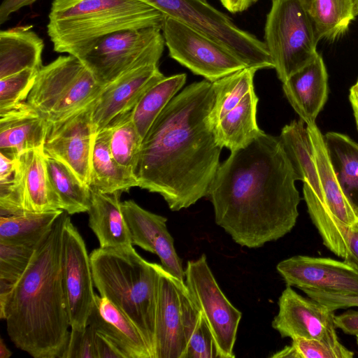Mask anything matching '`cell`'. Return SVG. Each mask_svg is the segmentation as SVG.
I'll return each mask as SVG.
<instances>
[{
    "mask_svg": "<svg viewBox=\"0 0 358 358\" xmlns=\"http://www.w3.org/2000/svg\"><path fill=\"white\" fill-rule=\"evenodd\" d=\"M300 180L280 136L263 131L220 164L207 196L215 223L242 247L289 233L299 217Z\"/></svg>",
    "mask_w": 358,
    "mask_h": 358,
    "instance_id": "obj_1",
    "label": "cell"
},
{
    "mask_svg": "<svg viewBox=\"0 0 358 358\" xmlns=\"http://www.w3.org/2000/svg\"><path fill=\"white\" fill-rule=\"evenodd\" d=\"M211 82H194L164 107L143 137L135 174L141 189L160 194L173 211L207 196L220 165L209 113Z\"/></svg>",
    "mask_w": 358,
    "mask_h": 358,
    "instance_id": "obj_2",
    "label": "cell"
},
{
    "mask_svg": "<svg viewBox=\"0 0 358 358\" xmlns=\"http://www.w3.org/2000/svg\"><path fill=\"white\" fill-rule=\"evenodd\" d=\"M66 213L38 243L26 270L0 295V317L16 348L34 358H62L70 327L61 271Z\"/></svg>",
    "mask_w": 358,
    "mask_h": 358,
    "instance_id": "obj_3",
    "label": "cell"
},
{
    "mask_svg": "<svg viewBox=\"0 0 358 358\" xmlns=\"http://www.w3.org/2000/svg\"><path fill=\"white\" fill-rule=\"evenodd\" d=\"M164 18L162 13L141 0H53L47 32L54 51L80 58L110 34L162 29Z\"/></svg>",
    "mask_w": 358,
    "mask_h": 358,
    "instance_id": "obj_4",
    "label": "cell"
},
{
    "mask_svg": "<svg viewBox=\"0 0 358 358\" xmlns=\"http://www.w3.org/2000/svg\"><path fill=\"white\" fill-rule=\"evenodd\" d=\"M94 284L139 329L154 355L158 264L141 257L133 245L90 254Z\"/></svg>",
    "mask_w": 358,
    "mask_h": 358,
    "instance_id": "obj_5",
    "label": "cell"
},
{
    "mask_svg": "<svg viewBox=\"0 0 358 358\" xmlns=\"http://www.w3.org/2000/svg\"><path fill=\"white\" fill-rule=\"evenodd\" d=\"M103 87L79 58L59 56L38 71L26 101L52 123L92 103Z\"/></svg>",
    "mask_w": 358,
    "mask_h": 358,
    "instance_id": "obj_6",
    "label": "cell"
},
{
    "mask_svg": "<svg viewBox=\"0 0 358 358\" xmlns=\"http://www.w3.org/2000/svg\"><path fill=\"white\" fill-rule=\"evenodd\" d=\"M165 16L177 20L215 41L233 52L248 67L273 68L264 43L238 27L228 15L206 0H141Z\"/></svg>",
    "mask_w": 358,
    "mask_h": 358,
    "instance_id": "obj_7",
    "label": "cell"
},
{
    "mask_svg": "<svg viewBox=\"0 0 358 358\" xmlns=\"http://www.w3.org/2000/svg\"><path fill=\"white\" fill-rule=\"evenodd\" d=\"M318 41L299 0H271L264 43L282 83L313 60Z\"/></svg>",
    "mask_w": 358,
    "mask_h": 358,
    "instance_id": "obj_8",
    "label": "cell"
},
{
    "mask_svg": "<svg viewBox=\"0 0 358 358\" xmlns=\"http://www.w3.org/2000/svg\"><path fill=\"white\" fill-rule=\"evenodd\" d=\"M164 45L161 28L125 29L103 37L79 59L104 87L133 69L158 64Z\"/></svg>",
    "mask_w": 358,
    "mask_h": 358,
    "instance_id": "obj_9",
    "label": "cell"
},
{
    "mask_svg": "<svg viewBox=\"0 0 358 358\" xmlns=\"http://www.w3.org/2000/svg\"><path fill=\"white\" fill-rule=\"evenodd\" d=\"M153 358H181L201 309L185 282L158 264Z\"/></svg>",
    "mask_w": 358,
    "mask_h": 358,
    "instance_id": "obj_10",
    "label": "cell"
},
{
    "mask_svg": "<svg viewBox=\"0 0 358 358\" xmlns=\"http://www.w3.org/2000/svg\"><path fill=\"white\" fill-rule=\"evenodd\" d=\"M162 33L169 56L211 83L248 67L223 45L172 17L164 15Z\"/></svg>",
    "mask_w": 358,
    "mask_h": 358,
    "instance_id": "obj_11",
    "label": "cell"
},
{
    "mask_svg": "<svg viewBox=\"0 0 358 358\" xmlns=\"http://www.w3.org/2000/svg\"><path fill=\"white\" fill-rule=\"evenodd\" d=\"M60 209L48 176L43 148L18 155L13 178L0 182V216Z\"/></svg>",
    "mask_w": 358,
    "mask_h": 358,
    "instance_id": "obj_12",
    "label": "cell"
},
{
    "mask_svg": "<svg viewBox=\"0 0 358 358\" xmlns=\"http://www.w3.org/2000/svg\"><path fill=\"white\" fill-rule=\"evenodd\" d=\"M185 284L203 313L215 338L219 358H234V347L242 313L220 288L205 254L187 262Z\"/></svg>",
    "mask_w": 358,
    "mask_h": 358,
    "instance_id": "obj_13",
    "label": "cell"
},
{
    "mask_svg": "<svg viewBox=\"0 0 358 358\" xmlns=\"http://www.w3.org/2000/svg\"><path fill=\"white\" fill-rule=\"evenodd\" d=\"M61 271L70 327L83 330L95 305L96 293L90 255L68 213L62 235Z\"/></svg>",
    "mask_w": 358,
    "mask_h": 358,
    "instance_id": "obj_14",
    "label": "cell"
},
{
    "mask_svg": "<svg viewBox=\"0 0 358 358\" xmlns=\"http://www.w3.org/2000/svg\"><path fill=\"white\" fill-rule=\"evenodd\" d=\"M94 101L68 117L49 123L43 145L46 155L64 164L89 186L96 136L92 124Z\"/></svg>",
    "mask_w": 358,
    "mask_h": 358,
    "instance_id": "obj_15",
    "label": "cell"
},
{
    "mask_svg": "<svg viewBox=\"0 0 358 358\" xmlns=\"http://www.w3.org/2000/svg\"><path fill=\"white\" fill-rule=\"evenodd\" d=\"M278 307L271 324L282 338L302 337L335 346L342 345L336 331L335 310L300 295L287 285L279 297Z\"/></svg>",
    "mask_w": 358,
    "mask_h": 358,
    "instance_id": "obj_16",
    "label": "cell"
},
{
    "mask_svg": "<svg viewBox=\"0 0 358 358\" xmlns=\"http://www.w3.org/2000/svg\"><path fill=\"white\" fill-rule=\"evenodd\" d=\"M276 269L287 286L358 293V270L345 261L296 255L280 262Z\"/></svg>",
    "mask_w": 358,
    "mask_h": 358,
    "instance_id": "obj_17",
    "label": "cell"
},
{
    "mask_svg": "<svg viewBox=\"0 0 358 358\" xmlns=\"http://www.w3.org/2000/svg\"><path fill=\"white\" fill-rule=\"evenodd\" d=\"M164 77L158 64H149L133 69L104 86L92 106L94 134L117 115L132 110L145 92Z\"/></svg>",
    "mask_w": 358,
    "mask_h": 358,
    "instance_id": "obj_18",
    "label": "cell"
},
{
    "mask_svg": "<svg viewBox=\"0 0 358 358\" xmlns=\"http://www.w3.org/2000/svg\"><path fill=\"white\" fill-rule=\"evenodd\" d=\"M284 94L306 125L315 122L329 94L328 74L322 56L317 53L305 66L282 83Z\"/></svg>",
    "mask_w": 358,
    "mask_h": 358,
    "instance_id": "obj_19",
    "label": "cell"
},
{
    "mask_svg": "<svg viewBox=\"0 0 358 358\" xmlns=\"http://www.w3.org/2000/svg\"><path fill=\"white\" fill-rule=\"evenodd\" d=\"M87 325L107 338L124 358H152L139 329L108 299L96 294Z\"/></svg>",
    "mask_w": 358,
    "mask_h": 358,
    "instance_id": "obj_20",
    "label": "cell"
},
{
    "mask_svg": "<svg viewBox=\"0 0 358 358\" xmlns=\"http://www.w3.org/2000/svg\"><path fill=\"white\" fill-rule=\"evenodd\" d=\"M48 124L27 101L0 112V152L17 157L43 148Z\"/></svg>",
    "mask_w": 358,
    "mask_h": 358,
    "instance_id": "obj_21",
    "label": "cell"
},
{
    "mask_svg": "<svg viewBox=\"0 0 358 358\" xmlns=\"http://www.w3.org/2000/svg\"><path fill=\"white\" fill-rule=\"evenodd\" d=\"M91 202L87 210L89 227L96 235L99 248L133 245L120 202V192L102 193L90 187Z\"/></svg>",
    "mask_w": 358,
    "mask_h": 358,
    "instance_id": "obj_22",
    "label": "cell"
},
{
    "mask_svg": "<svg viewBox=\"0 0 358 358\" xmlns=\"http://www.w3.org/2000/svg\"><path fill=\"white\" fill-rule=\"evenodd\" d=\"M43 39L29 26L0 31V79L24 69L40 70Z\"/></svg>",
    "mask_w": 358,
    "mask_h": 358,
    "instance_id": "obj_23",
    "label": "cell"
},
{
    "mask_svg": "<svg viewBox=\"0 0 358 358\" xmlns=\"http://www.w3.org/2000/svg\"><path fill=\"white\" fill-rule=\"evenodd\" d=\"M133 169L120 164L113 157L110 148V129L106 127L94 138L90 187L99 192H128L138 187Z\"/></svg>",
    "mask_w": 358,
    "mask_h": 358,
    "instance_id": "obj_24",
    "label": "cell"
},
{
    "mask_svg": "<svg viewBox=\"0 0 358 358\" xmlns=\"http://www.w3.org/2000/svg\"><path fill=\"white\" fill-rule=\"evenodd\" d=\"M258 101L253 87L217 122L213 132L217 143L222 148L234 151L245 148L264 131L257 123Z\"/></svg>",
    "mask_w": 358,
    "mask_h": 358,
    "instance_id": "obj_25",
    "label": "cell"
},
{
    "mask_svg": "<svg viewBox=\"0 0 358 358\" xmlns=\"http://www.w3.org/2000/svg\"><path fill=\"white\" fill-rule=\"evenodd\" d=\"M313 143L324 203L331 213L348 225L358 222V215L339 185L328 155L324 135L315 122L306 125Z\"/></svg>",
    "mask_w": 358,
    "mask_h": 358,
    "instance_id": "obj_26",
    "label": "cell"
},
{
    "mask_svg": "<svg viewBox=\"0 0 358 358\" xmlns=\"http://www.w3.org/2000/svg\"><path fill=\"white\" fill-rule=\"evenodd\" d=\"M280 138L300 180L324 202L314 149L305 122L300 119L285 125Z\"/></svg>",
    "mask_w": 358,
    "mask_h": 358,
    "instance_id": "obj_27",
    "label": "cell"
},
{
    "mask_svg": "<svg viewBox=\"0 0 358 358\" xmlns=\"http://www.w3.org/2000/svg\"><path fill=\"white\" fill-rule=\"evenodd\" d=\"M324 140L342 191L358 215V143L334 131L327 132Z\"/></svg>",
    "mask_w": 358,
    "mask_h": 358,
    "instance_id": "obj_28",
    "label": "cell"
},
{
    "mask_svg": "<svg viewBox=\"0 0 358 358\" xmlns=\"http://www.w3.org/2000/svg\"><path fill=\"white\" fill-rule=\"evenodd\" d=\"M310 17L317 39L332 41L348 29L355 19L352 0H299Z\"/></svg>",
    "mask_w": 358,
    "mask_h": 358,
    "instance_id": "obj_29",
    "label": "cell"
},
{
    "mask_svg": "<svg viewBox=\"0 0 358 358\" xmlns=\"http://www.w3.org/2000/svg\"><path fill=\"white\" fill-rule=\"evenodd\" d=\"M45 162L62 209L69 215L87 212L91 202L90 187L59 160L45 155Z\"/></svg>",
    "mask_w": 358,
    "mask_h": 358,
    "instance_id": "obj_30",
    "label": "cell"
},
{
    "mask_svg": "<svg viewBox=\"0 0 358 358\" xmlns=\"http://www.w3.org/2000/svg\"><path fill=\"white\" fill-rule=\"evenodd\" d=\"M63 210L26 212L20 215L0 216V242L14 244L39 243L52 229Z\"/></svg>",
    "mask_w": 358,
    "mask_h": 358,
    "instance_id": "obj_31",
    "label": "cell"
},
{
    "mask_svg": "<svg viewBox=\"0 0 358 358\" xmlns=\"http://www.w3.org/2000/svg\"><path fill=\"white\" fill-rule=\"evenodd\" d=\"M186 80L185 73L165 76L142 96L133 108V120L142 138L164 107L182 89Z\"/></svg>",
    "mask_w": 358,
    "mask_h": 358,
    "instance_id": "obj_32",
    "label": "cell"
},
{
    "mask_svg": "<svg viewBox=\"0 0 358 358\" xmlns=\"http://www.w3.org/2000/svg\"><path fill=\"white\" fill-rule=\"evenodd\" d=\"M303 191L308 214L323 244L334 255L343 259L346 254V233L350 225L334 215L306 184H303Z\"/></svg>",
    "mask_w": 358,
    "mask_h": 358,
    "instance_id": "obj_33",
    "label": "cell"
},
{
    "mask_svg": "<svg viewBox=\"0 0 358 358\" xmlns=\"http://www.w3.org/2000/svg\"><path fill=\"white\" fill-rule=\"evenodd\" d=\"M257 71L255 68L245 67L212 83L214 101L208 118L213 128L254 87V78Z\"/></svg>",
    "mask_w": 358,
    "mask_h": 358,
    "instance_id": "obj_34",
    "label": "cell"
},
{
    "mask_svg": "<svg viewBox=\"0 0 358 358\" xmlns=\"http://www.w3.org/2000/svg\"><path fill=\"white\" fill-rule=\"evenodd\" d=\"M121 208L132 245L154 254L158 236L167 229V218L143 208L133 200L121 202Z\"/></svg>",
    "mask_w": 358,
    "mask_h": 358,
    "instance_id": "obj_35",
    "label": "cell"
},
{
    "mask_svg": "<svg viewBox=\"0 0 358 358\" xmlns=\"http://www.w3.org/2000/svg\"><path fill=\"white\" fill-rule=\"evenodd\" d=\"M110 129V148L115 159L135 172L142 143L133 120V109L120 114L106 126Z\"/></svg>",
    "mask_w": 358,
    "mask_h": 358,
    "instance_id": "obj_36",
    "label": "cell"
},
{
    "mask_svg": "<svg viewBox=\"0 0 358 358\" xmlns=\"http://www.w3.org/2000/svg\"><path fill=\"white\" fill-rule=\"evenodd\" d=\"M37 245L0 242V295L8 293L23 274Z\"/></svg>",
    "mask_w": 358,
    "mask_h": 358,
    "instance_id": "obj_37",
    "label": "cell"
},
{
    "mask_svg": "<svg viewBox=\"0 0 358 358\" xmlns=\"http://www.w3.org/2000/svg\"><path fill=\"white\" fill-rule=\"evenodd\" d=\"M290 345L271 355L275 358H352L353 352L343 344L331 345L317 339L302 337L292 338Z\"/></svg>",
    "mask_w": 358,
    "mask_h": 358,
    "instance_id": "obj_38",
    "label": "cell"
},
{
    "mask_svg": "<svg viewBox=\"0 0 358 358\" xmlns=\"http://www.w3.org/2000/svg\"><path fill=\"white\" fill-rule=\"evenodd\" d=\"M38 71L27 69L0 79V112L26 101Z\"/></svg>",
    "mask_w": 358,
    "mask_h": 358,
    "instance_id": "obj_39",
    "label": "cell"
},
{
    "mask_svg": "<svg viewBox=\"0 0 358 358\" xmlns=\"http://www.w3.org/2000/svg\"><path fill=\"white\" fill-rule=\"evenodd\" d=\"M181 358H219L215 338L201 310Z\"/></svg>",
    "mask_w": 358,
    "mask_h": 358,
    "instance_id": "obj_40",
    "label": "cell"
},
{
    "mask_svg": "<svg viewBox=\"0 0 358 358\" xmlns=\"http://www.w3.org/2000/svg\"><path fill=\"white\" fill-rule=\"evenodd\" d=\"M95 337L96 331L90 325L81 331L71 329L62 358H97Z\"/></svg>",
    "mask_w": 358,
    "mask_h": 358,
    "instance_id": "obj_41",
    "label": "cell"
},
{
    "mask_svg": "<svg viewBox=\"0 0 358 358\" xmlns=\"http://www.w3.org/2000/svg\"><path fill=\"white\" fill-rule=\"evenodd\" d=\"M173 243L174 240L168 229L164 230L158 236L155 243L154 254L159 257L162 266L167 272L185 281V270L174 248Z\"/></svg>",
    "mask_w": 358,
    "mask_h": 358,
    "instance_id": "obj_42",
    "label": "cell"
},
{
    "mask_svg": "<svg viewBox=\"0 0 358 358\" xmlns=\"http://www.w3.org/2000/svg\"><path fill=\"white\" fill-rule=\"evenodd\" d=\"M307 296L327 306L333 310L358 307V293H338L316 289H302Z\"/></svg>",
    "mask_w": 358,
    "mask_h": 358,
    "instance_id": "obj_43",
    "label": "cell"
},
{
    "mask_svg": "<svg viewBox=\"0 0 358 358\" xmlns=\"http://www.w3.org/2000/svg\"><path fill=\"white\" fill-rule=\"evenodd\" d=\"M346 254L344 261L358 270V222L348 226L345 237Z\"/></svg>",
    "mask_w": 358,
    "mask_h": 358,
    "instance_id": "obj_44",
    "label": "cell"
},
{
    "mask_svg": "<svg viewBox=\"0 0 358 358\" xmlns=\"http://www.w3.org/2000/svg\"><path fill=\"white\" fill-rule=\"evenodd\" d=\"M336 328L349 335L358 334V310H350L334 316Z\"/></svg>",
    "mask_w": 358,
    "mask_h": 358,
    "instance_id": "obj_45",
    "label": "cell"
},
{
    "mask_svg": "<svg viewBox=\"0 0 358 358\" xmlns=\"http://www.w3.org/2000/svg\"><path fill=\"white\" fill-rule=\"evenodd\" d=\"M95 342L97 358H124L123 355L117 350L114 345L107 338L96 331Z\"/></svg>",
    "mask_w": 358,
    "mask_h": 358,
    "instance_id": "obj_46",
    "label": "cell"
},
{
    "mask_svg": "<svg viewBox=\"0 0 358 358\" xmlns=\"http://www.w3.org/2000/svg\"><path fill=\"white\" fill-rule=\"evenodd\" d=\"M37 0H3L0 6V24H3L10 16L20 9L31 6Z\"/></svg>",
    "mask_w": 358,
    "mask_h": 358,
    "instance_id": "obj_47",
    "label": "cell"
},
{
    "mask_svg": "<svg viewBox=\"0 0 358 358\" xmlns=\"http://www.w3.org/2000/svg\"><path fill=\"white\" fill-rule=\"evenodd\" d=\"M16 158L0 152V182L13 178L16 167Z\"/></svg>",
    "mask_w": 358,
    "mask_h": 358,
    "instance_id": "obj_48",
    "label": "cell"
},
{
    "mask_svg": "<svg viewBox=\"0 0 358 358\" xmlns=\"http://www.w3.org/2000/svg\"><path fill=\"white\" fill-rule=\"evenodd\" d=\"M256 0H220L230 13H237L247 10Z\"/></svg>",
    "mask_w": 358,
    "mask_h": 358,
    "instance_id": "obj_49",
    "label": "cell"
},
{
    "mask_svg": "<svg viewBox=\"0 0 358 358\" xmlns=\"http://www.w3.org/2000/svg\"><path fill=\"white\" fill-rule=\"evenodd\" d=\"M349 100L353 110L357 128L358 129V79L350 89Z\"/></svg>",
    "mask_w": 358,
    "mask_h": 358,
    "instance_id": "obj_50",
    "label": "cell"
},
{
    "mask_svg": "<svg viewBox=\"0 0 358 358\" xmlns=\"http://www.w3.org/2000/svg\"><path fill=\"white\" fill-rule=\"evenodd\" d=\"M12 352L8 349L2 338L0 340V358H9Z\"/></svg>",
    "mask_w": 358,
    "mask_h": 358,
    "instance_id": "obj_51",
    "label": "cell"
},
{
    "mask_svg": "<svg viewBox=\"0 0 358 358\" xmlns=\"http://www.w3.org/2000/svg\"><path fill=\"white\" fill-rule=\"evenodd\" d=\"M352 10L355 17L358 16V0H352Z\"/></svg>",
    "mask_w": 358,
    "mask_h": 358,
    "instance_id": "obj_52",
    "label": "cell"
},
{
    "mask_svg": "<svg viewBox=\"0 0 358 358\" xmlns=\"http://www.w3.org/2000/svg\"><path fill=\"white\" fill-rule=\"evenodd\" d=\"M356 338H357V345H358V334L356 335Z\"/></svg>",
    "mask_w": 358,
    "mask_h": 358,
    "instance_id": "obj_53",
    "label": "cell"
}]
</instances>
